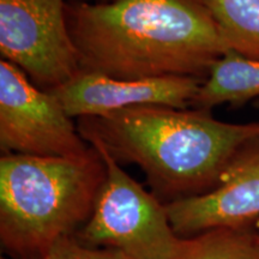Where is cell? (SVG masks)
I'll return each mask as SVG.
<instances>
[{
	"instance_id": "1",
	"label": "cell",
	"mask_w": 259,
	"mask_h": 259,
	"mask_svg": "<svg viewBox=\"0 0 259 259\" xmlns=\"http://www.w3.org/2000/svg\"><path fill=\"white\" fill-rule=\"evenodd\" d=\"M65 11L87 72L205 80L229 51L203 0H67Z\"/></svg>"
},
{
	"instance_id": "2",
	"label": "cell",
	"mask_w": 259,
	"mask_h": 259,
	"mask_svg": "<svg viewBox=\"0 0 259 259\" xmlns=\"http://www.w3.org/2000/svg\"><path fill=\"white\" fill-rule=\"evenodd\" d=\"M78 131L119 163L141 168L153 193L168 204L212 190L238 151L259 138V122L232 124L206 109L144 105L79 118Z\"/></svg>"
},
{
	"instance_id": "3",
	"label": "cell",
	"mask_w": 259,
	"mask_h": 259,
	"mask_svg": "<svg viewBox=\"0 0 259 259\" xmlns=\"http://www.w3.org/2000/svg\"><path fill=\"white\" fill-rule=\"evenodd\" d=\"M106 174L93 147L80 157L3 155V250L18 259H38L59 239L76 234L92 216Z\"/></svg>"
},
{
	"instance_id": "4",
	"label": "cell",
	"mask_w": 259,
	"mask_h": 259,
	"mask_svg": "<svg viewBox=\"0 0 259 259\" xmlns=\"http://www.w3.org/2000/svg\"><path fill=\"white\" fill-rule=\"evenodd\" d=\"M106 164V180L92 216L76 238L92 247L112 248L128 259H173L183 247L166 204L130 177L96 139H87Z\"/></svg>"
},
{
	"instance_id": "5",
	"label": "cell",
	"mask_w": 259,
	"mask_h": 259,
	"mask_svg": "<svg viewBox=\"0 0 259 259\" xmlns=\"http://www.w3.org/2000/svg\"><path fill=\"white\" fill-rule=\"evenodd\" d=\"M65 6V0H0L3 59L48 93L82 72Z\"/></svg>"
},
{
	"instance_id": "6",
	"label": "cell",
	"mask_w": 259,
	"mask_h": 259,
	"mask_svg": "<svg viewBox=\"0 0 259 259\" xmlns=\"http://www.w3.org/2000/svg\"><path fill=\"white\" fill-rule=\"evenodd\" d=\"M59 100L34 85L14 64L0 61V149L4 154L80 157L92 147Z\"/></svg>"
},
{
	"instance_id": "7",
	"label": "cell",
	"mask_w": 259,
	"mask_h": 259,
	"mask_svg": "<svg viewBox=\"0 0 259 259\" xmlns=\"http://www.w3.org/2000/svg\"><path fill=\"white\" fill-rule=\"evenodd\" d=\"M166 209L180 238L215 228H253L259 220V138L238 151L212 190Z\"/></svg>"
},
{
	"instance_id": "8",
	"label": "cell",
	"mask_w": 259,
	"mask_h": 259,
	"mask_svg": "<svg viewBox=\"0 0 259 259\" xmlns=\"http://www.w3.org/2000/svg\"><path fill=\"white\" fill-rule=\"evenodd\" d=\"M204 80L194 77L118 79L82 71L70 82L51 92L67 115L95 118L134 106L156 105L186 109Z\"/></svg>"
},
{
	"instance_id": "9",
	"label": "cell",
	"mask_w": 259,
	"mask_h": 259,
	"mask_svg": "<svg viewBox=\"0 0 259 259\" xmlns=\"http://www.w3.org/2000/svg\"><path fill=\"white\" fill-rule=\"evenodd\" d=\"M258 99L259 60L229 50L212 65L191 106L210 111L212 107L225 103L240 106Z\"/></svg>"
},
{
	"instance_id": "10",
	"label": "cell",
	"mask_w": 259,
	"mask_h": 259,
	"mask_svg": "<svg viewBox=\"0 0 259 259\" xmlns=\"http://www.w3.org/2000/svg\"><path fill=\"white\" fill-rule=\"evenodd\" d=\"M231 51L259 60V0H203Z\"/></svg>"
},
{
	"instance_id": "11",
	"label": "cell",
	"mask_w": 259,
	"mask_h": 259,
	"mask_svg": "<svg viewBox=\"0 0 259 259\" xmlns=\"http://www.w3.org/2000/svg\"><path fill=\"white\" fill-rule=\"evenodd\" d=\"M173 259H259L254 228H215L185 238Z\"/></svg>"
},
{
	"instance_id": "12",
	"label": "cell",
	"mask_w": 259,
	"mask_h": 259,
	"mask_svg": "<svg viewBox=\"0 0 259 259\" xmlns=\"http://www.w3.org/2000/svg\"><path fill=\"white\" fill-rule=\"evenodd\" d=\"M38 259H128L112 248L92 247L80 242L76 235L64 236Z\"/></svg>"
},
{
	"instance_id": "13",
	"label": "cell",
	"mask_w": 259,
	"mask_h": 259,
	"mask_svg": "<svg viewBox=\"0 0 259 259\" xmlns=\"http://www.w3.org/2000/svg\"><path fill=\"white\" fill-rule=\"evenodd\" d=\"M82 2H87V3H102V2H108V0H82Z\"/></svg>"
},
{
	"instance_id": "14",
	"label": "cell",
	"mask_w": 259,
	"mask_h": 259,
	"mask_svg": "<svg viewBox=\"0 0 259 259\" xmlns=\"http://www.w3.org/2000/svg\"><path fill=\"white\" fill-rule=\"evenodd\" d=\"M253 228L255 229V231H257V234H258V238H259V220L257 222L254 223V226H253Z\"/></svg>"
},
{
	"instance_id": "15",
	"label": "cell",
	"mask_w": 259,
	"mask_h": 259,
	"mask_svg": "<svg viewBox=\"0 0 259 259\" xmlns=\"http://www.w3.org/2000/svg\"><path fill=\"white\" fill-rule=\"evenodd\" d=\"M254 107H257V108H259V99L255 100V101H254Z\"/></svg>"
}]
</instances>
